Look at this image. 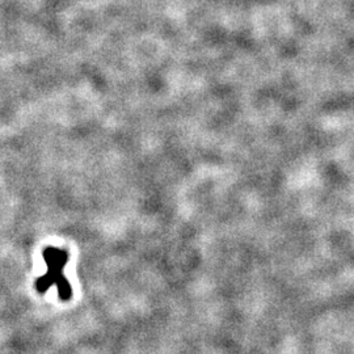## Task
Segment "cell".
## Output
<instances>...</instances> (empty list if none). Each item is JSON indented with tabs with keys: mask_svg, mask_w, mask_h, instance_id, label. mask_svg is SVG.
<instances>
[{
	"mask_svg": "<svg viewBox=\"0 0 354 354\" xmlns=\"http://www.w3.org/2000/svg\"><path fill=\"white\" fill-rule=\"evenodd\" d=\"M44 259L48 264V273L37 280L36 287L38 292H46L51 285H57L59 298L62 300L71 299L72 290L63 276V268L69 259L66 251L49 247L44 251Z\"/></svg>",
	"mask_w": 354,
	"mask_h": 354,
	"instance_id": "1",
	"label": "cell"
}]
</instances>
